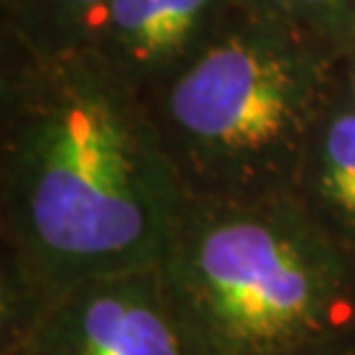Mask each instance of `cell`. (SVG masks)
Returning <instances> with one entry per match:
<instances>
[{
	"mask_svg": "<svg viewBox=\"0 0 355 355\" xmlns=\"http://www.w3.org/2000/svg\"><path fill=\"white\" fill-rule=\"evenodd\" d=\"M184 200L145 103L85 48L0 40V340L79 282L161 263Z\"/></svg>",
	"mask_w": 355,
	"mask_h": 355,
	"instance_id": "obj_1",
	"label": "cell"
},
{
	"mask_svg": "<svg viewBox=\"0 0 355 355\" xmlns=\"http://www.w3.org/2000/svg\"><path fill=\"white\" fill-rule=\"evenodd\" d=\"M343 58L327 42L237 6L192 64L142 101L182 192L221 203L292 198Z\"/></svg>",
	"mask_w": 355,
	"mask_h": 355,
	"instance_id": "obj_2",
	"label": "cell"
},
{
	"mask_svg": "<svg viewBox=\"0 0 355 355\" xmlns=\"http://www.w3.org/2000/svg\"><path fill=\"white\" fill-rule=\"evenodd\" d=\"M158 266L205 355H277L355 321V255L295 198H187Z\"/></svg>",
	"mask_w": 355,
	"mask_h": 355,
	"instance_id": "obj_3",
	"label": "cell"
},
{
	"mask_svg": "<svg viewBox=\"0 0 355 355\" xmlns=\"http://www.w3.org/2000/svg\"><path fill=\"white\" fill-rule=\"evenodd\" d=\"M21 337L40 355H205L158 263L58 292Z\"/></svg>",
	"mask_w": 355,
	"mask_h": 355,
	"instance_id": "obj_4",
	"label": "cell"
},
{
	"mask_svg": "<svg viewBox=\"0 0 355 355\" xmlns=\"http://www.w3.org/2000/svg\"><path fill=\"white\" fill-rule=\"evenodd\" d=\"M234 8L237 0H103L74 45L145 101L218 37Z\"/></svg>",
	"mask_w": 355,
	"mask_h": 355,
	"instance_id": "obj_5",
	"label": "cell"
},
{
	"mask_svg": "<svg viewBox=\"0 0 355 355\" xmlns=\"http://www.w3.org/2000/svg\"><path fill=\"white\" fill-rule=\"evenodd\" d=\"M292 198L355 255V103L343 66L308 135Z\"/></svg>",
	"mask_w": 355,
	"mask_h": 355,
	"instance_id": "obj_6",
	"label": "cell"
},
{
	"mask_svg": "<svg viewBox=\"0 0 355 355\" xmlns=\"http://www.w3.org/2000/svg\"><path fill=\"white\" fill-rule=\"evenodd\" d=\"M103 0H0V40L29 51L71 48Z\"/></svg>",
	"mask_w": 355,
	"mask_h": 355,
	"instance_id": "obj_7",
	"label": "cell"
},
{
	"mask_svg": "<svg viewBox=\"0 0 355 355\" xmlns=\"http://www.w3.org/2000/svg\"><path fill=\"white\" fill-rule=\"evenodd\" d=\"M237 6L295 26L343 55L355 42V0H237Z\"/></svg>",
	"mask_w": 355,
	"mask_h": 355,
	"instance_id": "obj_8",
	"label": "cell"
},
{
	"mask_svg": "<svg viewBox=\"0 0 355 355\" xmlns=\"http://www.w3.org/2000/svg\"><path fill=\"white\" fill-rule=\"evenodd\" d=\"M277 355H355V321Z\"/></svg>",
	"mask_w": 355,
	"mask_h": 355,
	"instance_id": "obj_9",
	"label": "cell"
},
{
	"mask_svg": "<svg viewBox=\"0 0 355 355\" xmlns=\"http://www.w3.org/2000/svg\"><path fill=\"white\" fill-rule=\"evenodd\" d=\"M0 355H40L29 337H3Z\"/></svg>",
	"mask_w": 355,
	"mask_h": 355,
	"instance_id": "obj_10",
	"label": "cell"
},
{
	"mask_svg": "<svg viewBox=\"0 0 355 355\" xmlns=\"http://www.w3.org/2000/svg\"><path fill=\"white\" fill-rule=\"evenodd\" d=\"M343 71H345V85H347V92H350V98H353V103H355V42H353V48L345 53Z\"/></svg>",
	"mask_w": 355,
	"mask_h": 355,
	"instance_id": "obj_11",
	"label": "cell"
}]
</instances>
